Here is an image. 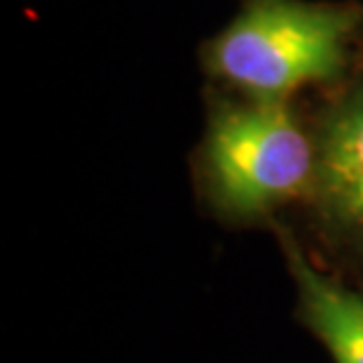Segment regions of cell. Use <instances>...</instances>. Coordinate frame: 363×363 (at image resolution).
<instances>
[{"label":"cell","mask_w":363,"mask_h":363,"mask_svg":"<svg viewBox=\"0 0 363 363\" xmlns=\"http://www.w3.org/2000/svg\"><path fill=\"white\" fill-rule=\"evenodd\" d=\"M361 19L350 5L248 0L215 38L210 69L255 99H283L302 85L340 74Z\"/></svg>","instance_id":"obj_1"},{"label":"cell","mask_w":363,"mask_h":363,"mask_svg":"<svg viewBox=\"0 0 363 363\" xmlns=\"http://www.w3.org/2000/svg\"><path fill=\"white\" fill-rule=\"evenodd\" d=\"M318 158L283 99L227 104L213 113L208 168L222 208L255 215L304 194Z\"/></svg>","instance_id":"obj_2"},{"label":"cell","mask_w":363,"mask_h":363,"mask_svg":"<svg viewBox=\"0 0 363 363\" xmlns=\"http://www.w3.org/2000/svg\"><path fill=\"white\" fill-rule=\"evenodd\" d=\"M316 179L333 217L363 234V90L347 97L325 123Z\"/></svg>","instance_id":"obj_3"},{"label":"cell","mask_w":363,"mask_h":363,"mask_svg":"<svg viewBox=\"0 0 363 363\" xmlns=\"http://www.w3.org/2000/svg\"><path fill=\"white\" fill-rule=\"evenodd\" d=\"M286 250L290 269L300 283L309 325L328 345L337 363H363V295L318 274L290 241H286Z\"/></svg>","instance_id":"obj_4"}]
</instances>
